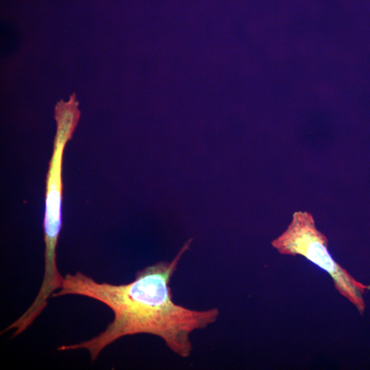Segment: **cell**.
Here are the masks:
<instances>
[{
	"instance_id": "obj_4",
	"label": "cell",
	"mask_w": 370,
	"mask_h": 370,
	"mask_svg": "<svg viewBox=\"0 0 370 370\" xmlns=\"http://www.w3.org/2000/svg\"><path fill=\"white\" fill-rule=\"evenodd\" d=\"M367 291H370V284L368 286H367Z\"/></svg>"
},
{
	"instance_id": "obj_2",
	"label": "cell",
	"mask_w": 370,
	"mask_h": 370,
	"mask_svg": "<svg viewBox=\"0 0 370 370\" xmlns=\"http://www.w3.org/2000/svg\"><path fill=\"white\" fill-rule=\"evenodd\" d=\"M79 102L75 92L67 101H58L54 108L56 132L53 149L46 176L45 209L43 221L45 272L37 298L46 301L57 289L61 288L64 277L58 271L56 247L62 225V179L64 150L71 138L80 119Z\"/></svg>"
},
{
	"instance_id": "obj_3",
	"label": "cell",
	"mask_w": 370,
	"mask_h": 370,
	"mask_svg": "<svg viewBox=\"0 0 370 370\" xmlns=\"http://www.w3.org/2000/svg\"><path fill=\"white\" fill-rule=\"evenodd\" d=\"M328 243L327 237L316 227L312 214L297 211L286 229L272 241L271 245L280 254L304 256L326 271L336 290L363 314L366 308L363 296L367 286L334 260L328 249Z\"/></svg>"
},
{
	"instance_id": "obj_1",
	"label": "cell",
	"mask_w": 370,
	"mask_h": 370,
	"mask_svg": "<svg viewBox=\"0 0 370 370\" xmlns=\"http://www.w3.org/2000/svg\"><path fill=\"white\" fill-rule=\"evenodd\" d=\"M192 241L193 238L186 241L171 261H160L138 270L134 280L127 284L100 283L80 271L67 273L61 288L53 293L52 297L77 295L95 299L112 310L114 319L93 338L60 345L58 350L85 349L94 362L105 347L120 338L149 334L162 338L176 355L190 357L191 333L214 323L219 316L217 308L193 310L173 300L170 282Z\"/></svg>"
}]
</instances>
